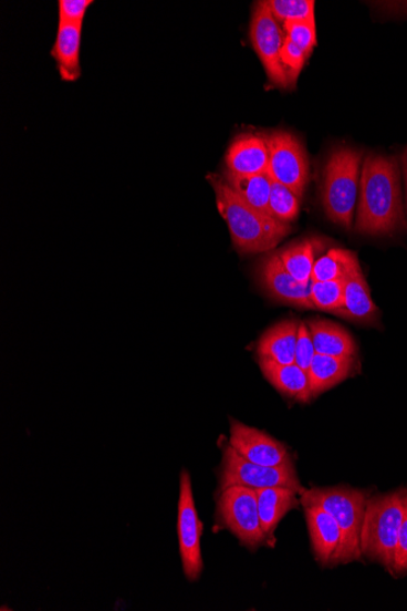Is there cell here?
<instances>
[{"label":"cell","mask_w":407,"mask_h":611,"mask_svg":"<svg viewBox=\"0 0 407 611\" xmlns=\"http://www.w3.org/2000/svg\"><path fill=\"white\" fill-rule=\"evenodd\" d=\"M217 195L221 217L229 226L234 247L244 255L265 253L276 248L291 232V226L279 222L236 195V191L218 176L209 177Z\"/></svg>","instance_id":"7a4b0ae2"},{"label":"cell","mask_w":407,"mask_h":611,"mask_svg":"<svg viewBox=\"0 0 407 611\" xmlns=\"http://www.w3.org/2000/svg\"><path fill=\"white\" fill-rule=\"evenodd\" d=\"M307 327L317 354L331 356L356 355V343L343 328L325 320L310 321Z\"/></svg>","instance_id":"44dd1931"},{"label":"cell","mask_w":407,"mask_h":611,"mask_svg":"<svg viewBox=\"0 0 407 611\" xmlns=\"http://www.w3.org/2000/svg\"><path fill=\"white\" fill-rule=\"evenodd\" d=\"M362 153L335 151L326 165L323 183V207L334 224L351 229L358 191Z\"/></svg>","instance_id":"5b68a950"},{"label":"cell","mask_w":407,"mask_h":611,"mask_svg":"<svg viewBox=\"0 0 407 611\" xmlns=\"http://www.w3.org/2000/svg\"><path fill=\"white\" fill-rule=\"evenodd\" d=\"M270 151L267 137L258 135L238 136L226 154L227 172L251 176L269 173Z\"/></svg>","instance_id":"9a60e30c"},{"label":"cell","mask_w":407,"mask_h":611,"mask_svg":"<svg viewBox=\"0 0 407 611\" xmlns=\"http://www.w3.org/2000/svg\"><path fill=\"white\" fill-rule=\"evenodd\" d=\"M369 497L367 490L349 487L314 488L302 495L303 507L325 509L341 527L343 541L335 565L362 559V530Z\"/></svg>","instance_id":"3957f363"},{"label":"cell","mask_w":407,"mask_h":611,"mask_svg":"<svg viewBox=\"0 0 407 611\" xmlns=\"http://www.w3.org/2000/svg\"><path fill=\"white\" fill-rule=\"evenodd\" d=\"M344 283V279L327 282L311 281L310 299L314 309L332 314L337 313L343 306Z\"/></svg>","instance_id":"484cf974"},{"label":"cell","mask_w":407,"mask_h":611,"mask_svg":"<svg viewBox=\"0 0 407 611\" xmlns=\"http://www.w3.org/2000/svg\"><path fill=\"white\" fill-rule=\"evenodd\" d=\"M284 39L280 23L273 17L268 3H257L250 22L251 44L265 68L270 82L280 89H289L292 85L289 73L281 62Z\"/></svg>","instance_id":"ba28073f"},{"label":"cell","mask_w":407,"mask_h":611,"mask_svg":"<svg viewBox=\"0 0 407 611\" xmlns=\"http://www.w3.org/2000/svg\"><path fill=\"white\" fill-rule=\"evenodd\" d=\"M407 572V501L404 520L400 527L397 550H395L393 573L401 574Z\"/></svg>","instance_id":"1f68e13d"},{"label":"cell","mask_w":407,"mask_h":611,"mask_svg":"<svg viewBox=\"0 0 407 611\" xmlns=\"http://www.w3.org/2000/svg\"><path fill=\"white\" fill-rule=\"evenodd\" d=\"M82 27L59 23L52 56L55 59L60 77L65 82H76L81 77Z\"/></svg>","instance_id":"ac0fdd59"},{"label":"cell","mask_w":407,"mask_h":611,"mask_svg":"<svg viewBox=\"0 0 407 611\" xmlns=\"http://www.w3.org/2000/svg\"><path fill=\"white\" fill-rule=\"evenodd\" d=\"M202 529L204 526L196 509L190 476L184 470L181 484H179L177 531L184 571L189 581H197L204 569L200 547Z\"/></svg>","instance_id":"30bf717a"},{"label":"cell","mask_w":407,"mask_h":611,"mask_svg":"<svg viewBox=\"0 0 407 611\" xmlns=\"http://www.w3.org/2000/svg\"><path fill=\"white\" fill-rule=\"evenodd\" d=\"M352 251L343 249H331L326 256L315 261L311 281L327 282L345 278Z\"/></svg>","instance_id":"d4e9b609"},{"label":"cell","mask_w":407,"mask_h":611,"mask_svg":"<svg viewBox=\"0 0 407 611\" xmlns=\"http://www.w3.org/2000/svg\"><path fill=\"white\" fill-rule=\"evenodd\" d=\"M407 490L376 495L367 501L362 530V552L393 573L400 527L406 510Z\"/></svg>","instance_id":"277c9868"},{"label":"cell","mask_w":407,"mask_h":611,"mask_svg":"<svg viewBox=\"0 0 407 611\" xmlns=\"http://www.w3.org/2000/svg\"><path fill=\"white\" fill-rule=\"evenodd\" d=\"M344 299L342 308L335 315L358 323L373 325L378 320V309L371 298L361 263L352 253L344 278Z\"/></svg>","instance_id":"4fadbf2b"},{"label":"cell","mask_w":407,"mask_h":611,"mask_svg":"<svg viewBox=\"0 0 407 611\" xmlns=\"http://www.w3.org/2000/svg\"><path fill=\"white\" fill-rule=\"evenodd\" d=\"M404 176H405V184H406V190H407V163L404 164Z\"/></svg>","instance_id":"d6a6232c"},{"label":"cell","mask_w":407,"mask_h":611,"mask_svg":"<svg viewBox=\"0 0 407 611\" xmlns=\"http://www.w3.org/2000/svg\"><path fill=\"white\" fill-rule=\"evenodd\" d=\"M260 369L273 387L299 402L311 400L310 383L306 371L296 364L282 365L269 358L260 356Z\"/></svg>","instance_id":"e0dca14e"},{"label":"cell","mask_w":407,"mask_h":611,"mask_svg":"<svg viewBox=\"0 0 407 611\" xmlns=\"http://www.w3.org/2000/svg\"><path fill=\"white\" fill-rule=\"evenodd\" d=\"M315 244L313 241H302L286 247L279 251L284 268L293 278L303 283L311 282L315 266Z\"/></svg>","instance_id":"603a6c76"},{"label":"cell","mask_w":407,"mask_h":611,"mask_svg":"<svg viewBox=\"0 0 407 611\" xmlns=\"http://www.w3.org/2000/svg\"><path fill=\"white\" fill-rule=\"evenodd\" d=\"M91 4H93L92 0H60L59 23L83 25V19H85Z\"/></svg>","instance_id":"4dcf8cb0"},{"label":"cell","mask_w":407,"mask_h":611,"mask_svg":"<svg viewBox=\"0 0 407 611\" xmlns=\"http://www.w3.org/2000/svg\"><path fill=\"white\" fill-rule=\"evenodd\" d=\"M258 279L273 299L299 309H314L311 303V282L298 281L286 271L279 253L263 258L258 268Z\"/></svg>","instance_id":"8fae6325"},{"label":"cell","mask_w":407,"mask_h":611,"mask_svg":"<svg viewBox=\"0 0 407 611\" xmlns=\"http://www.w3.org/2000/svg\"><path fill=\"white\" fill-rule=\"evenodd\" d=\"M258 508L263 534L274 542V530L284 515L301 505L295 490L283 487L258 488Z\"/></svg>","instance_id":"2e32d148"},{"label":"cell","mask_w":407,"mask_h":611,"mask_svg":"<svg viewBox=\"0 0 407 611\" xmlns=\"http://www.w3.org/2000/svg\"><path fill=\"white\" fill-rule=\"evenodd\" d=\"M355 364V356H331L317 354L307 371L311 397L328 391L348 377Z\"/></svg>","instance_id":"ffe728a7"},{"label":"cell","mask_w":407,"mask_h":611,"mask_svg":"<svg viewBox=\"0 0 407 611\" xmlns=\"http://www.w3.org/2000/svg\"><path fill=\"white\" fill-rule=\"evenodd\" d=\"M218 517L242 545L255 549L270 543L262 531L255 488L232 486L221 490Z\"/></svg>","instance_id":"52a82bcc"},{"label":"cell","mask_w":407,"mask_h":611,"mask_svg":"<svg viewBox=\"0 0 407 611\" xmlns=\"http://www.w3.org/2000/svg\"><path fill=\"white\" fill-rule=\"evenodd\" d=\"M230 446L251 463L280 466L292 462L289 448L263 431L242 423H231Z\"/></svg>","instance_id":"7c38bea8"},{"label":"cell","mask_w":407,"mask_h":611,"mask_svg":"<svg viewBox=\"0 0 407 611\" xmlns=\"http://www.w3.org/2000/svg\"><path fill=\"white\" fill-rule=\"evenodd\" d=\"M299 210H301V198L290 188L273 182L269 201L270 217L279 222L290 225L298 218Z\"/></svg>","instance_id":"cb8c5ba5"},{"label":"cell","mask_w":407,"mask_h":611,"mask_svg":"<svg viewBox=\"0 0 407 611\" xmlns=\"http://www.w3.org/2000/svg\"><path fill=\"white\" fill-rule=\"evenodd\" d=\"M285 38H289L310 58L317 44L315 19L286 21L283 23Z\"/></svg>","instance_id":"83f0119b"},{"label":"cell","mask_w":407,"mask_h":611,"mask_svg":"<svg viewBox=\"0 0 407 611\" xmlns=\"http://www.w3.org/2000/svg\"><path fill=\"white\" fill-rule=\"evenodd\" d=\"M267 3L279 22L315 19L314 0H269Z\"/></svg>","instance_id":"4316f807"},{"label":"cell","mask_w":407,"mask_h":611,"mask_svg":"<svg viewBox=\"0 0 407 611\" xmlns=\"http://www.w3.org/2000/svg\"><path fill=\"white\" fill-rule=\"evenodd\" d=\"M403 227L399 165L395 159L369 155L363 166L356 230L387 235Z\"/></svg>","instance_id":"6da1fadb"},{"label":"cell","mask_w":407,"mask_h":611,"mask_svg":"<svg viewBox=\"0 0 407 611\" xmlns=\"http://www.w3.org/2000/svg\"><path fill=\"white\" fill-rule=\"evenodd\" d=\"M307 59V54L301 50V48L293 43L289 38L284 39L281 51V62L286 73H289L292 85L295 83L298 75L301 74Z\"/></svg>","instance_id":"f1b7e54d"},{"label":"cell","mask_w":407,"mask_h":611,"mask_svg":"<svg viewBox=\"0 0 407 611\" xmlns=\"http://www.w3.org/2000/svg\"><path fill=\"white\" fill-rule=\"evenodd\" d=\"M270 151L269 174L274 183L290 188L302 199L309 182V162L301 143L289 132L267 137Z\"/></svg>","instance_id":"9c48e42d"},{"label":"cell","mask_w":407,"mask_h":611,"mask_svg":"<svg viewBox=\"0 0 407 611\" xmlns=\"http://www.w3.org/2000/svg\"><path fill=\"white\" fill-rule=\"evenodd\" d=\"M226 183L236 191V195L244 200L248 206L263 214H269V201L273 179L269 173L241 176L226 172ZM272 218V217H271Z\"/></svg>","instance_id":"7402d4cb"},{"label":"cell","mask_w":407,"mask_h":611,"mask_svg":"<svg viewBox=\"0 0 407 611\" xmlns=\"http://www.w3.org/2000/svg\"><path fill=\"white\" fill-rule=\"evenodd\" d=\"M316 355L313 339L306 323H299L298 340L295 349V364L302 367L304 371H309L311 363H313Z\"/></svg>","instance_id":"f546056e"},{"label":"cell","mask_w":407,"mask_h":611,"mask_svg":"<svg viewBox=\"0 0 407 611\" xmlns=\"http://www.w3.org/2000/svg\"><path fill=\"white\" fill-rule=\"evenodd\" d=\"M232 486L250 488L283 487L303 495L305 488L295 472L293 460L280 466H265L251 463L239 455L231 446L223 451L220 472L221 490Z\"/></svg>","instance_id":"8992f818"},{"label":"cell","mask_w":407,"mask_h":611,"mask_svg":"<svg viewBox=\"0 0 407 611\" xmlns=\"http://www.w3.org/2000/svg\"><path fill=\"white\" fill-rule=\"evenodd\" d=\"M298 329L299 323L294 320L282 321L269 329L259 341V356L282 365L295 364Z\"/></svg>","instance_id":"d6986e66"},{"label":"cell","mask_w":407,"mask_h":611,"mask_svg":"<svg viewBox=\"0 0 407 611\" xmlns=\"http://www.w3.org/2000/svg\"><path fill=\"white\" fill-rule=\"evenodd\" d=\"M305 508L306 521L316 559L323 567L335 566L343 541L341 527L325 509Z\"/></svg>","instance_id":"5bb4252c"}]
</instances>
